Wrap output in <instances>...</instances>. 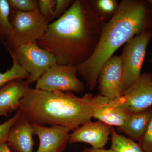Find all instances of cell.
<instances>
[{"label":"cell","instance_id":"1","mask_svg":"<svg viewBox=\"0 0 152 152\" xmlns=\"http://www.w3.org/2000/svg\"><path fill=\"white\" fill-rule=\"evenodd\" d=\"M106 22L89 1L75 0L63 16L49 23L37 43L53 55L58 64L77 67L94 53Z\"/></svg>","mask_w":152,"mask_h":152},{"label":"cell","instance_id":"2","mask_svg":"<svg viewBox=\"0 0 152 152\" xmlns=\"http://www.w3.org/2000/svg\"><path fill=\"white\" fill-rule=\"evenodd\" d=\"M152 32V8L148 1L122 0L116 12L104 25L94 53L77 67L79 74L93 91L104 63L114 53L136 36Z\"/></svg>","mask_w":152,"mask_h":152},{"label":"cell","instance_id":"3","mask_svg":"<svg viewBox=\"0 0 152 152\" xmlns=\"http://www.w3.org/2000/svg\"><path fill=\"white\" fill-rule=\"evenodd\" d=\"M94 105L91 93L79 97L70 92H48L30 87L18 110L31 124L61 126L74 131L91 121Z\"/></svg>","mask_w":152,"mask_h":152},{"label":"cell","instance_id":"4","mask_svg":"<svg viewBox=\"0 0 152 152\" xmlns=\"http://www.w3.org/2000/svg\"><path fill=\"white\" fill-rule=\"evenodd\" d=\"M10 22L12 31L4 44L10 50L37 43L45 35L49 24L38 8L28 12L11 10Z\"/></svg>","mask_w":152,"mask_h":152},{"label":"cell","instance_id":"5","mask_svg":"<svg viewBox=\"0 0 152 152\" xmlns=\"http://www.w3.org/2000/svg\"><path fill=\"white\" fill-rule=\"evenodd\" d=\"M7 49L22 67L29 75L26 80L29 84L37 82L53 66L56 64L53 55L42 48L37 44L30 43L17 48Z\"/></svg>","mask_w":152,"mask_h":152},{"label":"cell","instance_id":"6","mask_svg":"<svg viewBox=\"0 0 152 152\" xmlns=\"http://www.w3.org/2000/svg\"><path fill=\"white\" fill-rule=\"evenodd\" d=\"M152 38L151 31L142 33L129 41L124 47L121 56L124 67L122 93L133 85L141 74L147 47Z\"/></svg>","mask_w":152,"mask_h":152},{"label":"cell","instance_id":"7","mask_svg":"<svg viewBox=\"0 0 152 152\" xmlns=\"http://www.w3.org/2000/svg\"><path fill=\"white\" fill-rule=\"evenodd\" d=\"M111 101L114 105L128 114L139 113L151 107L152 75L147 72L141 73L138 79L120 97Z\"/></svg>","mask_w":152,"mask_h":152},{"label":"cell","instance_id":"8","mask_svg":"<svg viewBox=\"0 0 152 152\" xmlns=\"http://www.w3.org/2000/svg\"><path fill=\"white\" fill-rule=\"evenodd\" d=\"M77 74V67L56 64L37 81L35 88L48 92H83L85 84L78 78Z\"/></svg>","mask_w":152,"mask_h":152},{"label":"cell","instance_id":"9","mask_svg":"<svg viewBox=\"0 0 152 152\" xmlns=\"http://www.w3.org/2000/svg\"><path fill=\"white\" fill-rule=\"evenodd\" d=\"M124 67L121 56H113L104 63L99 72L97 83L100 94L114 100L123 92Z\"/></svg>","mask_w":152,"mask_h":152},{"label":"cell","instance_id":"10","mask_svg":"<svg viewBox=\"0 0 152 152\" xmlns=\"http://www.w3.org/2000/svg\"><path fill=\"white\" fill-rule=\"evenodd\" d=\"M112 127L99 121L87 122L70 134L69 143H86L92 148H104L111 135Z\"/></svg>","mask_w":152,"mask_h":152},{"label":"cell","instance_id":"11","mask_svg":"<svg viewBox=\"0 0 152 152\" xmlns=\"http://www.w3.org/2000/svg\"><path fill=\"white\" fill-rule=\"evenodd\" d=\"M34 134L39 140L36 152H64L69 139L70 130L61 126H50L31 124Z\"/></svg>","mask_w":152,"mask_h":152},{"label":"cell","instance_id":"12","mask_svg":"<svg viewBox=\"0 0 152 152\" xmlns=\"http://www.w3.org/2000/svg\"><path fill=\"white\" fill-rule=\"evenodd\" d=\"M34 134L31 124L20 114L9 132L7 143L14 152H33Z\"/></svg>","mask_w":152,"mask_h":152},{"label":"cell","instance_id":"13","mask_svg":"<svg viewBox=\"0 0 152 152\" xmlns=\"http://www.w3.org/2000/svg\"><path fill=\"white\" fill-rule=\"evenodd\" d=\"M29 85L26 80L16 79L0 88V110L7 116L8 113L18 110Z\"/></svg>","mask_w":152,"mask_h":152},{"label":"cell","instance_id":"14","mask_svg":"<svg viewBox=\"0 0 152 152\" xmlns=\"http://www.w3.org/2000/svg\"><path fill=\"white\" fill-rule=\"evenodd\" d=\"M93 118L117 127L122 126L129 114L114 105L111 100L100 94L94 96Z\"/></svg>","mask_w":152,"mask_h":152},{"label":"cell","instance_id":"15","mask_svg":"<svg viewBox=\"0 0 152 152\" xmlns=\"http://www.w3.org/2000/svg\"><path fill=\"white\" fill-rule=\"evenodd\" d=\"M152 119V107L129 115L122 126L117 127L118 132L133 140L141 142Z\"/></svg>","mask_w":152,"mask_h":152},{"label":"cell","instance_id":"16","mask_svg":"<svg viewBox=\"0 0 152 152\" xmlns=\"http://www.w3.org/2000/svg\"><path fill=\"white\" fill-rule=\"evenodd\" d=\"M111 149L115 152H145L139 143L120 134L112 127Z\"/></svg>","mask_w":152,"mask_h":152},{"label":"cell","instance_id":"17","mask_svg":"<svg viewBox=\"0 0 152 152\" xmlns=\"http://www.w3.org/2000/svg\"><path fill=\"white\" fill-rule=\"evenodd\" d=\"M89 1L94 12L106 22L113 16L119 6L116 0H92Z\"/></svg>","mask_w":152,"mask_h":152},{"label":"cell","instance_id":"18","mask_svg":"<svg viewBox=\"0 0 152 152\" xmlns=\"http://www.w3.org/2000/svg\"><path fill=\"white\" fill-rule=\"evenodd\" d=\"M10 6L8 0H0V41L5 43L10 35Z\"/></svg>","mask_w":152,"mask_h":152},{"label":"cell","instance_id":"19","mask_svg":"<svg viewBox=\"0 0 152 152\" xmlns=\"http://www.w3.org/2000/svg\"><path fill=\"white\" fill-rule=\"evenodd\" d=\"M10 54L12 60V66L10 69L4 72H1L0 71V88L14 80H27L29 77V74L17 62L13 55L11 54Z\"/></svg>","mask_w":152,"mask_h":152},{"label":"cell","instance_id":"20","mask_svg":"<svg viewBox=\"0 0 152 152\" xmlns=\"http://www.w3.org/2000/svg\"><path fill=\"white\" fill-rule=\"evenodd\" d=\"M11 10L30 12L38 8L37 0H8Z\"/></svg>","mask_w":152,"mask_h":152},{"label":"cell","instance_id":"21","mask_svg":"<svg viewBox=\"0 0 152 152\" xmlns=\"http://www.w3.org/2000/svg\"><path fill=\"white\" fill-rule=\"evenodd\" d=\"M74 1V0H56L53 12L49 20V23L52 21H54L63 16L72 6Z\"/></svg>","mask_w":152,"mask_h":152},{"label":"cell","instance_id":"22","mask_svg":"<svg viewBox=\"0 0 152 152\" xmlns=\"http://www.w3.org/2000/svg\"><path fill=\"white\" fill-rule=\"evenodd\" d=\"M20 116V112L17 110L13 116L0 124V144L4 142H7L9 132Z\"/></svg>","mask_w":152,"mask_h":152},{"label":"cell","instance_id":"23","mask_svg":"<svg viewBox=\"0 0 152 152\" xmlns=\"http://www.w3.org/2000/svg\"><path fill=\"white\" fill-rule=\"evenodd\" d=\"M56 3V0L38 1V8L39 10L48 22L53 12Z\"/></svg>","mask_w":152,"mask_h":152},{"label":"cell","instance_id":"24","mask_svg":"<svg viewBox=\"0 0 152 152\" xmlns=\"http://www.w3.org/2000/svg\"><path fill=\"white\" fill-rule=\"evenodd\" d=\"M139 144L145 152H152V119L145 134Z\"/></svg>","mask_w":152,"mask_h":152},{"label":"cell","instance_id":"25","mask_svg":"<svg viewBox=\"0 0 152 152\" xmlns=\"http://www.w3.org/2000/svg\"><path fill=\"white\" fill-rule=\"evenodd\" d=\"M87 152H115L112 150L111 149H105L104 148L102 149H94L92 148H86L85 149Z\"/></svg>","mask_w":152,"mask_h":152},{"label":"cell","instance_id":"26","mask_svg":"<svg viewBox=\"0 0 152 152\" xmlns=\"http://www.w3.org/2000/svg\"><path fill=\"white\" fill-rule=\"evenodd\" d=\"M0 152H11V150L7 142L0 144Z\"/></svg>","mask_w":152,"mask_h":152},{"label":"cell","instance_id":"27","mask_svg":"<svg viewBox=\"0 0 152 152\" xmlns=\"http://www.w3.org/2000/svg\"><path fill=\"white\" fill-rule=\"evenodd\" d=\"M1 116H7L1 110H0V117Z\"/></svg>","mask_w":152,"mask_h":152},{"label":"cell","instance_id":"28","mask_svg":"<svg viewBox=\"0 0 152 152\" xmlns=\"http://www.w3.org/2000/svg\"><path fill=\"white\" fill-rule=\"evenodd\" d=\"M148 2L152 8V0H148Z\"/></svg>","mask_w":152,"mask_h":152},{"label":"cell","instance_id":"29","mask_svg":"<svg viewBox=\"0 0 152 152\" xmlns=\"http://www.w3.org/2000/svg\"><path fill=\"white\" fill-rule=\"evenodd\" d=\"M150 63L152 64V57L151 58V59L150 60Z\"/></svg>","mask_w":152,"mask_h":152},{"label":"cell","instance_id":"30","mask_svg":"<svg viewBox=\"0 0 152 152\" xmlns=\"http://www.w3.org/2000/svg\"><path fill=\"white\" fill-rule=\"evenodd\" d=\"M82 152H87L86 151V150H84V151H83Z\"/></svg>","mask_w":152,"mask_h":152}]
</instances>
